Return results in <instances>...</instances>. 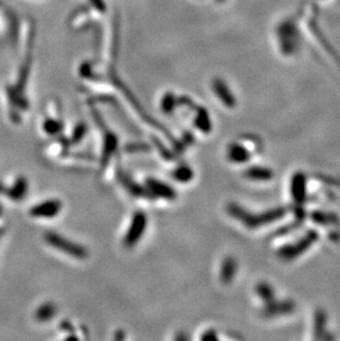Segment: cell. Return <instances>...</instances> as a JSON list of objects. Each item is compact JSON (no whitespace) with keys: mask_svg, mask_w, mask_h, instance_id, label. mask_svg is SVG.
I'll return each mask as SVG.
<instances>
[{"mask_svg":"<svg viewBox=\"0 0 340 341\" xmlns=\"http://www.w3.org/2000/svg\"><path fill=\"white\" fill-rule=\"evenodd\" d=\"M227 212L230 214L233 219L239 221L247 229L255 230L262 228L263 225L274 223V222L283 219V217L286 216L287 209L279 207L255 213L247 211V210H245L238 203L231 202V203L227 205Z\"/></svg>","mask_w":340,"mask_h":341,"instance_id":"cell-1","label":"cell"},{"mask_svg":"<svg viewBox=\"0 0 340 341\" xmlns=\"http://www.w3.org/2000/svg\"><path fill=\"white\" fill-rule=\"evenodd\" d=\"M318 233L315 230H310V231L305 233L303 237L294 241L293 243L283 245L278 251V255L284 262L294 261L303 254H305L308 249H310L311 247L318 241Z\"/></svg>","mask_w":340,"mask_h":341,"instance_id":"cell-2","label":"cell"},{"mask_svg":"<svg viewBox=\"0 0 340 341\" xmlns=\"http://www.w3.org/2000/svg\"><path fill=\"white\" fill-rule=\"evenodd\" d=\"M45 240L46 241V243H48L50 247L57 248L59 251L74 257V259L83 260V259H86L89 255L88 249H86L84 247L75 243L73 241L65 239V237L61 236L60 234H58V233L55 232L46 233Z\"/></svg>","mask_w":340,"mask_h":341,"instance_id":"cell-3","label":"cell"},{"mask_svg":"<svg viewBox=\"0 0 340 341\" xmlns=\"http://www.w3.org/2000/svg\"><path fill=\"white\" fill-rule=\"evenodd\" d=\"M148 219L146 213L143 211H136L133 214L132 221H130L129 227L126 231V234L123 240V244L125 248H132L135 247L147 229Z\"/></svg>","mask_w":340,"mask_h":341,"instance_id":"cell-4","label":"cell"},{"mask_svg":"<svg viewBox=\"0 0 340 341\" xmlns=\"http://www.w3.org/2000/svg\"><path fill=\"white\" fill-rule=\"evenodd\" d=\"M291 196L295 201L297 209L303 213V205L307 199V178L304 172H296L293 174L291 179Z\"/></svg>","mask_w":340,"mask_h":341,"instance_id":"cell-5","label":"cell"},{"mask_svg":"<svg viewBox=\"0 0 340 341\" xmlns=\"http://www.w3.org/2000/svg\"><path fill=\"white\" fill-rule=\"evenodd\" d=\"M62 202L58 199H49L33 205L30 210V216L38 219H52L62 210Z\"/></svg>","mask_w":340,"mask_h":341,"instance_id":"cell-6","label":"cell"},{"mask_svg":"<svg viewBox=\"0 0 340 341\" xmlns=\"http://www.w3.org/2000/svg\"><path fill=\"white\" fill-rule=\"evenodd\" d=\"M227 157L233 164H247L252 159L253 150L247 144L234 141L228 146Z\"/></svg>","mask_w":340,"mask_h":341,"instance_id":"cell-7","label":"cell"},{"mask_svg":"<svg viewBox=\"0 0 340 341\" xmlns=\"http://www.w3.org/2000/svg\"><path fill=\"white\" fill-rule=\"evenodd\" d=\"M97 122L100 123L101 128L103 129V156H102V162L103 166L108 164L109 158L112 157V155L117 150L118 140L117 136L113 132H110L108 127L103 124L101 122L100 116H96Z\"/></svg>","mask_w":340,"mask_h":341,"instance_id":"cell-8","label":"cell"},{"mask_svg":"<svg viewBox=\"0 0 340 341\" xmlns=\"http://www.w3.org/2000/svg\"><path fill=\"white\" fill-rule=\"evenodd\" d=\"M294 310L295 304L293 300H278L275 298L274 300H272L271 303L264 305L263 314L265 315V317H268V318H274V317L292 314Z\"/></svg>","mask_w":340,"mask_h":341,"instance_id":"cell-9","label":"cell"},{"mask_svg":"<svg viewBox=\"0 0 340 341\" xmlns=\"http://www.w3.org/2000/svg\"><path fill=\"white\" fill-rule=\"evenodd\" d=\"M146 186H147V191L150 194H154L155 197L163 198L166 200H173L177 198L176 190L164 181L148 178L146 180Z\"/></svg>","mask_w":340,"mask_h":341,"instance_id":"cell-10","label":"cell"},{"mask_svg":"<svg viewBox=\"0 0 340 341\" xmlns=\"http://www.w3.org/2000/svg\"><path fill=\"white\" fill-rule=\"evenodd\" d=\"M238 261L233 256H228L222 261L220 267V280L224 285H230L238 273Z\"/></svg>","mask_w":340,"mask_h":341,"instance_id":"cell-11","label":"cell"},{"mask_svg":"<svg viewBox=\"0 0 340 341\" xmlns=\"http://www.w3.org/2000/svg\"><path fill=\"white\" fill-rule=\"evenodd\" d=\"M244 177L252 181H270L274 177V172L268 167L252 166L244 170Z\"/></svg>","mask_w":340,"mask_h":341,"instance_id":"cell-12","label":"cell"},{"mask_svg":"<svg viewBox=\"0 0 340 341\" xmlns=\"http://www.w3.org/2000/svg\"><path fill=\"white\" fill-rule=\"evenodd\" d=\"M213 90L221 101H222L223 104L227 107H234L235 106V98L233 96L232 93L230 92V90L228 89V86L224 84V82L220 80H216L213 82Z\"/></svg>","mask_w":340,"mask_h":341,"instance_id":"cell-13","label":"cell"},{"mask_svg":"<svg viewBox=\"0 0 340 341\" xmlns=\"http://www.w3.org/2000/svg\"><path fill=\"white\" fill-rule=\"evenodd\" d=\"M327 327V316L323 310H318L315 314L314 320V334L317 339H330L325 329Z\"/></svg>","mask_w":340,"mask_h":341,"instance_id":"cell-14","label":"cell"},{"mask_svg":"<svg viewBox=\"0 0 340 341\" xmlns=\"http://www.w3.org/2000/svg\"><path fill=\"white\" fill-rule=\"evenodd\" d=\"M255 293L256 295L259 296V298L262 300L263 305L271 303L272 300L276 298V292L274 291V288H273L270 284L264 283V281L256 285Z\"/></svg>","mask_w":340,"mask_h":341,"instance_id":"cell-15","label":"cell"},{"mask_svg":"<svg viewBox=\"0 0 340 341\" xmlns=\"http://www.w3.org/2000/svg\"><path fill=\"white\" fill-rule=\"evenodd\" d=\"M195 126L204 134H209L212 130V123L207 109L199 108L197 112V116L195 118Z\"/></svg>","mask_w":340,"mask_h":341,"instance_id":"cell-16","label":"cell"},{"mask_svg":"<svg viewBox=\"0 0 340 341\" xmlns=\"http://www.w3.org/2000/svg\"><path fill=\"white\" fill-rule=\"evenodd\" d=\"M172 177L176 181L180 182V184H188L189 181H191L195 177V173H193V170L188 165H180L173 170Z\"/></svg>","mask_w":340,"mask_h":341,"instance_id":"cell-17","label":"cell"},{"mask_svg":"<svg viewBox=\"0 0 340 341\" xmlns=\"http://www.w3.org/2000/svg\"><path fill=\"white\" fill-rule=\"evenodd\" d=\"M58 308L52 303H45L35 311V318L39 321H48L57 315Z\"/></svg>","mask_w":340,"mask_h":341,"instance_id":"cell-18","label":"cell"},{"mask_svg":"<svg viewBox=\"0 0 340 341\" xmlns=\"http://www.w3.org/2000/svg\"><path fill=\"white\" fill-rule=\"evenodd\" d=\"M311 220L317 224H336L338 222V217L330 212L315 211L311 213Z\"/></svg>","mask_w":340,"mask_h":341,"instance_id":"cell-19","label":"cell"},{"mask_svg":"<svg viewBox=\"0 0 340 341\" xmlns=\"http://www.w3.org/2000/svg\"><path fill=\"white\" fill-rule=\"evenodd\" d=\"M28 190V184L27 181L23 179V178H19V179L15 181V184L14 185L11 191H9V196L11 198H14L15 200H20L23 197L26 196Z\"/></svg>","mask_w":340,"mask_h":341,"instance_id":"cell-20","label":"cell"},{"mask_svg":"<svg viewBox=\"0 0 340 341\" xmlns=\"http://www.w3.org/2000/svg\"><path fill=\"white\" fill-rule=\"evenodd\" d=\"M43 129L50 136H57L62 130V123L53 118H48L43 124Z\"/></svg>","mask_w":340,"mask_h":341,"instance_id":"cell-21","label":"cell"},{"mask_svg":"<svg viewBox=\"0 0 340 341\" xmlns=\"http://www.w3.org/2000/svg\"><path fill=\"white\" fill-rule=\"evenodd\" d=\"M177 105V100L173 96L172 93H167L161 100V109L166 114H170L175 109V106Z\"/></svg>","mask_w":340,"mask_h":341,"instance_id":"cell-22","label":"cell"},{"mask_svg":"<svg viewBox=\"0 0 340 341\" xmlns=\"http://www.w3.org/2000/svg\"><path fill=\"white\" fill-rule=\"evenodd\" d=\"M86 132H88V127L84 123H80V124L77 125V127L74 128L72 137H71V140H72L73 144H77L80 142L83 138H84Z\"/></svg>","mask_w":340,"mask_h":341,"instance_id":"cell-23","label":"cell"},{"mask_svg":"<svg viewBox=\"0 0 340 341\" xmlns=\"http://www.w3.org/2000/svg\"><path fill=\"white\" fill-rule=\"evenodd\" d=\"M200 339L204 341H216L219 340V337L216 335V330L210 329V330H207L205 332H203V335L200 337Z\"/></svg>","mask_w":340,"mask_h":341,"instance_id":"cell-24","label":"cell"},{"mask_svg":"<svg viewBox=\"0 0 340 341\" xmlns=\"http://www.w3.org/2000/svg\"><path fill=\"white\" fill-rule=\"evenodd\" d=\"M61 328L63 329L64 331H68L70 332V334H73V328H72V325H71L69 321H62L61 323Z\"/></svg>","mask_w":340,"mask_h":341,"instance_id":"cell-25","label":"cell"},{"mask_svg":"<svg viewBox=\"0 0 340 341\" xmlns=\"http://www.w3.org/2000/svg\"><path fill=\"white\" fill-rule=\"evenodd\" d=\"M331 239H333L334 241H340V231L339 232H335L333 233V235H331Z\"/></svg>","mask_w":340,"mask_h":341,"instance_id":"cell-26","label":"cell"}]
</instances>
